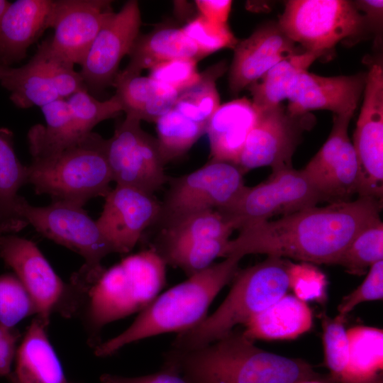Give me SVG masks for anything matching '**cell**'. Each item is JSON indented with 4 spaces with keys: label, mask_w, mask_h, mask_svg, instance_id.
Segmentation results:
<instances>
[{
    "label": "cell",
    "mask_w": 383,
    "mask_h": 383,
    "mask_svg": "<svg viewBox=\"0 0 383 383\" xmlns=\"http://www.w3.org/2000/svg\"><path fill=\"white\" fill-rule=\"evenodd\" d=\"M382 201L367 196L311 206L250 224L229 240L221 257L250 254L335 265L353 238L380 219Z\"/></svg>",
    "instance_id": "1"
},
{
    "label": "cell",
    "mask_w": 383,
    "mask_h": 383,
    "mask_svg": "<svg viewBox=\"0 0 383 383\" xmlns=\"http://www.w3.org/2000/svg\"><path fill=\"white\" fill-rule=\"evenodd\" d=\"M163 365L189 383H296L321 377L307 362L262 350L243 331L233 330L197 348H170Z\"/></svg>",
    "instance_id": "2"
},
{
    "label": "cell",
    "mask_w": 383,
    "mask_h": 383,
    "mask_svg": "<svg viewBox=\"0 0 383 383\" xmlns=\"http://www.w3.org/2000/svg\"><path fill=\"white\" fill-rule=\"evenodd\" d=\"M241 259L225 257L159 294L126 330L99 344L95 355L108 357L134 342L166 333H182L196 326L206 317L218 294L233 281Z\"/></svg>",
    "instance_id": "3"
},
{
    "label": "cell",
    "mask_w": 383,
    "mask_h": 383,
    "mask_svg": "<svg viewBox=\"0 0 383 383\" xmlns=\"http://www.w3.org/2000/svg\"><path fill=\"white\" fill-rule=\"evenodd\" d=\"M166 263L152 247L105 269L81 299L88 343H101L104 326L146 308L166 284Z\"/></svg>",
    "instance_id": "4"
},
{
    "label": "cell",
    "mask_w": 383,
    "mask_h": 383,
    "mask_svg": "<svg viewBox=\"0 0 383 383\" xmlns=\"http://www.w3.org/2000/svg\"><path fill=\"white\" fill-rule=\"evenodd\" d=\"M289 260L267 256L264 261L238 270L221 305L193 328L179 333L170 349L184 351L211 343L238 325L245 323L289 289Z\"/></svg>",
    "instance_id": "5"
},
{
    "label": "cell",
    "mask_w": 383,
    "mask_h": 383,
    "mask_svg": "<svg viewBox=\"0 0 383 383\" xmlns=\"http://www.w3.org/2000/svg\"><path fill=\"white\" fill-rule=\"evenodd\" d=\"M27 173L28 184L36 193L80 206L92 198L105 197L113 182L106 140L93 132L56 154L32 158Z\"/></svg>",
    "instance_id": "6"
},
{
    "label": "cell",
    "mask_w": 383,
    "mask_h": 383,
    "mask_svg": "<svg viewBox=\"0 0 383 383\" xmlns=\"http://www.w3.org/2000/svg\"><path fill=\"white\" fill-rule=\"evenodd\" d=\"M72 204L52 201L45 206L30 205L22 197L18 213L45 238L80 255L84 263L69 284L72 292L82 296L105 269L101 261L113 249L101 233L96 221Z\"/></svg>",
    "instance_id": "7"
},
{
    "label": "cell",
    "mask_w": 383,
    "mask_h": 383,
    "mask_svg": "<svg viewBox=\"0 0 383 383\" xmlns=\"http://www.w3.org/2000/svg\"><path fill=\"white\" fill-rule=\"evenodd\" d=\"M325 201L303 170L291 167L272 171L259 184L245 186L231 204L217 211L234 230H240Z\"/></svg>",
    "instance_id": "8"
},
{
    "label": "cell",
    "mask_w": 383,
    "mask_h": 383,
    "mask_svg": "<svg viewBox=\"0 0 383 383\" xmlns=\"http://www.w3.org/2000/svg\"><path fill=\"white\" fill-rule=\"evenodd\" d=\"M278 25L305 51L321 57L340 40L359 35L367 23L351 1L291 0Z\"/></svg>",
    "instance_id": "9"
},
{
    "label": "cell",
    "mask_w": 383,
    "mask_h": 383,
    "mask_svg": "<svg viewBox=\"0 0 383 383\" xmlns=\"http://www.w3.org/2000/svg\"><path fill=\"white\" fill-rule=\"evenodd\" d=\"M237 165L210 160L201 167L170 179L157 222L162 228L186 216L231 204L245 186Z\"/></svg>",
    "instance_id": "10"
},
{
    "label": "cell",
    "mask_w": 383,
    "mask_h": 383,
    "mask_svg": "<svg viewBox=\"0 0 383 383\" xmlns=\"http://www.w3.org/2000/svg\"><path fill=\"white\" fill-rule=\"evenodd\" d=\"M140 120L126 116L106 140L113 182L153 195L170 177L165 172L157 139L141 127Z\"/></svg>",
    "instance_id": "11"
},
{
    "label": "cell",
    "mask_w": 383,
    "mask_h": 383,
    "mask_svg": "<svg viewBox=\"0 0 383 383\" xmlns=\"http://www.w3.org/2000/svg\"><path fill=\"white\" fill-rule=\"evenodd\" d=\"M0 258L29 293L35 306L36 317L45 326L48 327L53 312L65 315L69 286L33 241L13 234L0 235Z\"/></svg>",
    "instance_id": "12"
},
{
    "label": "cell",
    "mask_w": 383,
    "mask_h": 383,
    "mask_svg": "<svg viewBox=\"0 0 383 383\" xmlns=\"http://www.w3.org/2000/svg\"><path fill=\"white\" fill-rule=\"evenodd\" d=\"M364 101L353 135L359 167L357 195L382 201L383 68L374 63L367 74Z\"/></svg>",
    "instance_id": "13"
},
{
    "label": "cell",
    "mask_w": 383,
    "mask_h": 383,
    "mask_svg": "<svg viewBox=\"0 0 383 383\" xmlns=\"http://www.w3.org/2000/svg\"><path fill=\"white\" fill-rule=\"evenodd\" d=\"M353 114L334 115L329 136L302 169L329 204L351 201V197L357 193L359 167L348 135V126Z\"/></svg>",
    "instance_id": "14"
},
{
    "label": "cell",
    "mask_w": 383,
    "mask_h": 383,
    "mask_svg": "<svg viewBox=\"0 0 383 383\" xmlns=\"http://www.w3.org/2000/svg\"><path fill=\"white\" fill-rule=\"evenodd\" d=\"M140 25L139 5L135 0L126 2L106 19L80 65L87 89L100 91L112 85L121 60L139 35Z\"/></svg>",
    "instance_id": "15"
},
{
    "label": "cell",
    "mask_w": 383,
    "mask_h": 383,
    "mask_svg": "<svg viewBox=\"0 0 383 383\" xmlns=\"http://www.w3.org/2000/svg\"><path fill=\"white\" fill-rule=\"evenodd\" d=\"M113 13L106 0L53 1L48 28L50 52L73 65H81L99 31Z\"/></svg>",
    "instance_id": "16"
},
{
    "label": "cell",
    "mask_w": 383,
    "mask_h": 383,
    "mask_svg": "<svg viewBox=\"0 0 383 383\" xmlns=\"http://www.w3.org/2000/svg\"><path fill=\"white\" fill-rule=\"evenodd\" d=\"M301 116L289 115L280 104L259 112L238 165L245 173L264 166H270L272 171L292 167L293 154L306 128Z\"/></svg>",
    "instance_id": "17"
},
{
    "label": "cell",
    "mask_w": 383,
    "mask_h": 383,
    "mask_svg": "<svg viewBox=\"0 0 383 383\" xmlns=\"http://www.w3.org/2000/svg\"><path fill=\"white\" fill-rule=\"evenodd\" d=\"M160 209L161 204L153 195L116 184L105 196L103 211L96 221L113 253L126 254L157 222Z\"/></svg>",
    "instance_id": "18"
},
{
    "label": "cell",
    "mask_w": 383,
    "mask_h": 383,
    "mask_svg": "<svg viewBox=\"0 0 383 383\" xmlns=\"http://www.w3.org/2000/svg\"><path fill=\"white\" fill-rule=\"evenodd\" d=\"M367 74L323 77L305 70L292 82L287 113L301 116L312 110H328L334 115L354 113L364 92Z\"/></svg>",
    "instance_id": "19"
},
{
    "label": "cell",
    "mask_w": 383,
    "mask_h": 383,
    "mask_svg": "<svg viewBox=\"0 0 383 383\" xmlns=\"http://www.w3.org/2000/svg\"><path fill=\"white\" fill-rule=\"evenodd\" d=\"M300 52L278 24L270 23L260 26L234 48L229 74L231 90L233 93L240 91L278 62Z\"/></svg>",
    "instance_id": "20"
},
{
    "label": "cell",
    "mask_w": 383,
    "mask_h": 383,
    "mask_svg": "<svg viewBox=\"0 0 383 383\" xmlns=\"http://www.w3.org/2000/svg\"><path fill=\"white\" fill-rule=\"evenodd\" d=\"M53 1L18 0L0 21V63L9 67L23 59L28 48L48 28Z\"/></svg>",
    "instance_id": "21"
},
{
    "label": "cell",
    "mask_w": 383,
    "mask_h": 383,
    "mask_svg": "<svg viewBox=\"0 0 383 383\" xmlns=\"http://www.w3.org/2000/svg\"><path fill=\"white\" fill-rule=\"evenodd\" d=\"M48 328L37 317L29 325L16 352L11 383H76L67 378Z\"/></svg>",
    "instance_id": "22"
},
{
    "label": "cell",
    "mask_w": 383,
    "mask_h": 383,
    "mask_svg": "<svg viewBox=\"0 0 383 383\" xmlns=\"http://www.w3.org/2000/svg\"><path fill=\"white\" fill-rule=\"evenodd\" d=\"M257 116L252 101L245 97L221 104L206 126L211 160L238 165L246 138Z\"/></svg>",
    "instance_id": "23"
},
{
    "label": "cell",
    "mask_w": 383,
    "mask_h": 383,
    "mask_svg": "<svg viewBox=\"0 0 383 383\" xmlns=\"http://www.w3.org/2000/svg\"><path fill=\"white\" fill-rule=\"evenodd\" d=\"M112 86L126 116L142 121L156 122L177 101L179 91L151 77L122 70L116 74Z\"/></svg>",
    "instance_id": "24"
},
{
    "label": "cell",
    "mask_w": 383,
    "mask_h": 383,
    "mask_svg": "<svg viewBox=\"0 0 383 383\" xmlns=\"http://www.w3.org/2000/svg\"><path fill=\"white\" fill-rule=\"evenodd\" d=\"M312 324V311L306 302L286 294L252 317L243 332L253 341L291 340L309 331Z\"/></svg>",
    "instance_id": "25"
},
{
    "label": "cell",
    "mask_w": 383,
    "mask_h": 383,
    "mask_svg": "<svg viewBox=\"0 0 383 383\" xmlns=\"http://www.w3.org/2000/svg\"><path fill=\"white\" fill-rule=\"evenodd\" d=\"M125 72L140 74L143 69L177 58L202 59L200 52L182 28L164 27L138 35L129 53Z\"/></svg>",
    "instance_id": "26"
},
{
    "label": "cell",
    "mask_w": 383,
    "mask_h": 383,
    "mask_svg": "<svg viewBox=\"0 0 383 383\" xmlns=\"http://www.w3.org/2000/svg\"><path fill=\"white\" fill-rule=\"evenodd\" d=\"M10 91V100L18 108H40L60 99L48 72L42 44L23 66L9 70L0 80Z\"/></svg>",
    "instance_id": "27"
},
{
    "label": "cell",
    "mask_w": 383,
    "mask_h": 383,
    "mask_svg": "<svg viewBox=\"0 0 383 383\" xmlns=\"http://www.w3.org/2000/svg\"><path fill=\"white\" fill-rule=\"evenodd\" d=\"M28 184L27 165L18 158L8 131H0V228L3 235L17 233L27 223L18 213L23 196L19 189Z\"/></svg>",
    "instance_id": "28"
},
{
    "label": "cell",
    "mask_w": 383,
    "mask_h": 383,
    "mask_svg": "<svg viewBox=\"0 0 383 383\" xmlns=\"http://www.w3.org/2000/svg\"><path fill=\"white\" fill-rule=\"evenodd\" d=\"M348 357L341 383H383V331L358 326L346 330Z\"/></svg>",
    "instance_id": "29"
},
{
    "label": "cell",
    "mask_w": 383,
    "mask_h": 383,
    "mask_svg": "<svg viewBox=\"0 0 383 383\" xmlns=\"http://www.w3.org/2000/svg\"><path fill=\"white\" fill-rule=\"evenodd\" d=\"M320 56L311 52H302L282 60L270 69L260 79L251 84L252 103L257 111L280 104L287 99L289 88L296 77L307 70Z\"/></svg>",
    "instance_id": "30"
},
{
    "label": "cell",
    "mask_w": 383,
    "mask_h": 383,
    "mask_svg": "<svg viewBox=\"0 0 383 383\" xmlns=\"http://www.w3.org/2000/svg\"><path fill=\"white\" fill-rule=\"evenodd\" d=\"M233 231L231 224L217 210H206L162 228L155 243L150 247L158 250L208 238L229 240Z\"/></svg>",
    "instance_id": "31"
},
{
    "label": "cell",
    "mask_w": 383,
    "mask_h": 383,
    "mask_svg": "<svg viewBox=\"0 0 383 383\" xmlns=\"http://www.w3.org/2000/svg\"><path fill=\"white\" fill-rule=\"evenodd\" d=\"M155 123L158 149L165 165L184 155L206 133L207 126L187 118L174 108Z\"/></svg>",
    "instance_id": "32"
},
{
    "label": "cell",
    "mask_w": 383,
    "mask_h": 383,
    "mask_svg": "<svg viewBox=\"0 0 383 383\" xmlns=\"http://www.w3.org/2000/svg\"><path fill=\"white\" fill-rule=\"evenodd\" d=\"M226 68L225 62H221L202 72L197 83L179 94L174 109L187 118L207 126L221 105L216 82Z\"/></svg>",
    "instance_id": "33"
},
{
    "label": "cell",
    "mask_w": 383,
    "mask_h": 383,
    "mask_svg": "<svg viewBox=\"0 0 383 383\" xmlns=\"http://www.w3.org/2000/svg\"><path fill=\"white\" fill-rule=\"evenodd\" d=\"M229 240L203 239L155 250L167 265L179 268L189 277L209 267L214 263V260L221 257Z\"/></svg>",
    "instance_id": "34"
},
{
    "label": "cell",
    "mask_w": 383,
    "mask_h": 383,
    "mask_svg": "<svg viewBox=\"0 0 383 383\" xmlns=\"http://www.w3.org/2000/svg\"><path fill=\"white\" fill-rule=\"evenodd\" d=\"M383 260V223L381 218L361 231L346 247L335 265L356 275L365 274L373 264Z\"/></svg>",
    "instance_id": "35"
},
{
    "label": "cell",
    "mask_w": 383,
    "mask_h": 383,
    "mask_svg": "<svg viewBox=\"0 0 383 383\" xmlns=\"http://www.w3.org/2000/svg\"><path fill=\"white\" fill-rule=\"evenodd\" d=\"M74 124L81 135L91 132L100 122L117 116L123 111L121 103L114 94L109 99L99 101L83 89L67 100Z\"/></svg>",
    "instance_id": "36"
},
{
    "label": "cell",
    "mask_w": 383,
    "mask_h": 383,
    "mask_svg": "<svg viewBox=\"0 0 383 383\" xmlns=\"http://www.w3.org/2000/svg\"><path fill=\"white\" fill-rule=\"evenodd\" d=\"M36 315L29 293L14 274L0 275V326H14L23 318Z\"/></svg>",
    "instance_id": "37"
},
{
    "label": "cell",
    "mask_w": 383,
    "mask_h": 383,
    "mask_svg": "<svg viewBox=\"0 0 383 383\" xmlns=\"http://www.w3.org/2000/svg\"><path fill=\"white\" fill-rule=\"evenodd\" d=\"M344 319L339 316L334 318L326 315L322 316L324 361L330 372L329 377L336 383H341L348 357Z\"/></svg>",
    "instance_id": "38"
},
{
    "label": "cell",
    "mask_w": 383,
    "mask_h": 383,
    "mask_svg": "<svg viewBox=\"0 0 383 383\" xmlns=\"http://www.w3.org/2000/svg\"><path fill=\"white\" fill-rule=\"evenodd\" d=\"M198 48L202 57L223 48H235L238 41L227 24L209 21L201 15L182 28Z\"/></svg>",
    "instance_id": "39"
},
{
    "label": "cell",
    "mask_w": 383,
    "mask_h": 383,
    "mask_svg": "<svg viewBox=\"0 0 383 383\" xmlns=\"http://www.w3.org/2000/svg\"><path fill=\"white\" fill-rule=\"evenodd\" d=\"M289 289L294 296L305 302H323L326 299L328 282L324 273L312 263L289 262L288 267Z\"/></svg>",
    "instance_id": "40"
},
{
    "label": "cell",
    "mask_w": 383,
    "mask_h": 383,
    "mask_svg": "<svg viewBox=\"0 0 383 383\" xmlns=\"http://www.w3.org/2000/svg\"><path fill=\"white\" fill-rule=\"evenodd\" d=\"M198 60L177 58L159 63L150 68L149 77L165 84L180 94L197 83L201 73L197 69Z\"/></svg>",
    "instance_id": "41"
},
{
    "label": "cell",
    "mask_w": 383,
    "mask_h": 383,
    "mask_svg": "<svg viewBox=\"0 0 383 383\" xmlns=\"http://www.w3.org/2000/svg\"><path fill=\"white\" fill-rule=\"evenodd\" d=\"M41 44L44 48L48 72L60 98L65 99L86 89L84 80L80 73L74 70V65L52 53L48 39Z\"/></svg>",
    "instance_id": "42"
},
{
    "label": "cell",
    "mask_w": 383,
    "mask_h": 383,
    "mask_svg": "<svg viewBox=\"0 0 383 383\" xmlns=\"http://www.w3.org/2000/svg\"><path fill=\"white\" fill-rule=\"evenodd\" d=\"M383 260L373 264L367 274L353 292L345 296L338 306V316H345L360 303L382 299Z\"/></svg>",
    "instance_id": "43"
},
{
    "label": "cell",
    "mask_w": 383,
    "mask_h": 383,
    "mask_svg": "<svg viewBox=\"0 0 383 383\" xmlns=\"http://www.w3.org/2000/svg\"><path fill=\"white\" fill-rule=\"evenodd\" d=\"M99 380L101 383H189L178 371L166 365H163L160 371L150 374L126 377L104 374Z\"/></svg>",
    "instance_id": "44"
},
{
    "label": "cell",
    "mask_w": 383,
    "mask_h": 383,
    "mask_svg": "<svg viewBox=\"0 0 383 383\" xmlns=\"http://www.w3.org/2000/svg\"><path fill=\"white\" fill-rule=\"evenodd\" d=\"M20 334L14 328L0 326V377H9Z\"/></svg>",
    "instance_id": "45"
},
{
    "label": "cell",
    "mask_w": 383,
    "mask_h": 383,
    "mask_svg": "<svg viewBox=\"0 0 383 383\" xmlns=\"http://www.w3.org/2000/svg\"><path fill=\"white\" fill-rule=\"evenodd\" d=\"M196 6L203 17L211 22L227 24L231 10V0H196Z\"/></svg>",
    "instance_id": "46"
},
{
    "label": "cell",
    "mask_w": 383,
    "mask_h": 383,
    "mask_svg": "<svg viewBox=\"0 0 383 383\" xmlns=\"http://www.w3.org/2000/svg\"><path fill=\"white\" fill-rule=\"evenodd\" d=\"M356 9L364 16L369 24L379 27L382 21L383 1L382 0H361L353 1Z\"/></svg>",
    "instance_id": "47"
},
{
    "label": "cell",
    "mask_w": 383,
    "mask_h": 383,
    "mask_svg": "<svg viewBox=\"0 0 383 383\" xmlns=\"http://www.w3.org/2000/svg\"><path fill=\"white\" fill-rule=\"evenodd\" d=\"M296 383H336V382L332 380L331 377L328 376L327 377H321L319 378L307 379V380L299 382Z\"/></svg>",
    "instance_id": "48"
},
{
    "label": "cell",
    "mask_w": 383,
    "mask_h": 383,
    "mask_svg": "<svg viewBox=\"0 0 383 383\" xmlns=\"http://www.w3.org/2000/svg\"><path fill=\"white\" fill-rule=\"evenodd\" d=\"M10 4L11 3L7 1L0 0V21Z\"/></svg>",
    "instance_id": "49"
},
{
    "label": "cell",
    "mask_w": 383,
    "mask_h": 383,
    "mask_svg": "<svg viewBox=\"0 0 383 383\" xmlns=\"http://www.w3.org/2000/svg\"><path fill=\"white\" fill-rule=\"evenodd\" d=\"M10 67L5 66L0 63V80L6 74Z\"/></svg>",
    "instance_id": "50"
},
{
    "label": "cell",
    "mask_w": 383,
    "mask_h": 383,
    "mask_svg": "<svg viewBox=\"0 0 383 383\" xmlns=\"http://www.w3.org/2000/svg\"><path fill=\"white\" fill-rule=\"evenodd\" d=\"M3 235V233H2L1 229L0 228V235Z\"/></svg>",
    "instance_id": "51"
}]
</instances>
